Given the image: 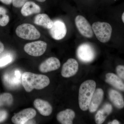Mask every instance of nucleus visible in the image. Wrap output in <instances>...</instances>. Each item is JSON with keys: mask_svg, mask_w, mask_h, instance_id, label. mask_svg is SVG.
I'll use <instances>...</instances> for the list:
<instances>
[{"mask_svg": "<svg viewBox=\"0 0 124 124\" xmlns=\"http://www.w3.org/2000/svg\"><path fill=\"white\" fill-rule=\"evenodd\" d=\"M0 1L6 5H10L12 3V0H0Z\"/></svg>", "mask_w": 124, "mask_h": 124, "instance_id": "bb28decb", "label": "nucleus"}, {"mask_svg": "<svg viewBox=\"0 0 124 124\" xmlns=\"http://www.w3.org/2000/svg\"><path fill=\"white\" fill-rule=\"evenodd\" d=\"M78 68L79 64L77 61L74 59H69L63 65L61 74L63 77H70L76 74Z\"/></svg>", "mask_w": 124, "mask_h": 124, "instance_id": "9d476101", "label": "nucleus"}, {"mask_svg": "<svg viewBox=\"0 0 124 124\" xmlns=\"http://www.w3.org/2000/svg\"><path fill=\"white\" fill-rule=\"evenodd\" d=\"M7 113L4 110H0V122L4 121L7 118Z\"/></svg>", "mask_w": 124, "mask_h": 124, "instance_id": "a878e982", "label": "nucleus"}, {"mask_svg": "<svg viewBox=\"0 0 124 124\" xmlns=\"http://www.w3.org/2000/svg\"><path fill=\"white\" fill-rule=\"evenodd\" d=\"M13 57L10 54H7L0 58V67L5 66L11 62L13 60Z\"/></svg>", "mask_w": 124, "mask_h": 124, "instance_id": "5701e85b", "label": "nucleus"}, {"mask_svg": "<svg viewBox=\"0 0 124 124\" xmlns=\"http://www.w3.org/2000/svg\"><path fill=\"white\" fill-rule=\"evenodd\" d=\"M112 107L109 103H107L102 108L98 111L95 116V121L96 124H101L105 121L107 117L111 112Z\"/></svg>", "mask_w": 124, "mask_h": 124, "instance_id": "f3484780", "label": "nucleus"}, {"mask_svg": "<svg viewBox=\"0 0 124 124\" xmlns=\"http://www.w3.org/2000/svg\"><path fill=\"white\" fill-rule=\"evenodd\" d=\"M40 11V7L35 2L27 1L22 7L21 13L23 16L27 17L33 14L39 13Z\"/></svg>", "mask_w": 124, "mask_h": 124, "instance_id": "2eb2a0df", "label": "nucleus"}, {"mask_svg": "<svg viewBox=\"0 0 124 124\" xmlns=\"http://www.w3.org/2000/svg\"><path fill=\"white\" fill-rule=\"evenodd\" d=\"M4 49V46L3 44L0 41V54L1 53Z\"/></svg>", "mask_w": 124, "mask_h": 124, "instance_id": "cd10ccee", "label": "nucleus"}, {"mask_svg": "<svg viewBox=\"0 0 124 124\" xmlns=\"http://www.w3.org/2000/svg\"><path fill=\"white\" fill-rule=\"evenodd\" d=\"M122 22H123V23H124V13H123V14H122Z\"/></svg>", "mask_w": 124, "mask_h": 124, "instance_id": "c756f323", "label": "nucleus"}, {"mask_svg": "<svg viewBox=\"0 0 124 124\" xmlns=\"http://www.w3.org/2000/svg\"><path fill=\"white\" fill-rule=\"evenodd\" d=\"M36 115V112L33 108H25L15 115L11 118V121L14 124H25L34 118Z\"/></svg>", "mask_w": 124, "mask_h": 124, "instance_id": "6e6552de", "label": "nucleus"}, {"mask_svg": "<svg viewBox=\"0 0 124 124\" xmlns=\"http://www.w3.org/2000/svg\"><path fill=\"white\" fill-rule=\"evenodd\" d=\"M7 11L4 8L0 7V26L4 27L7 25L10 19L7 14Z\"/></svg>", "mask_w": 124, "mask_h": 124, "instance_id": "4be33fe9", "label": "nucleus"}, {"mask_svg": "<svg viewBox=\"0 0 124 124\" xmlns=\"http://www.w3.org/2000/svg\"><path fill=\"white\" fill-rule=\"evenodd\" d=\"M67 28L65 23L62 20H56L53 22V27L50 29L51 37L55 40H60L66 35Z\"/></svg>", "mask_w": 124, "mask_h": 124, "instance_id": "1a4fd4ad", "label": "nucleus"}, {"mask_svg": "<svg viewBox=\"0 0 124 124\" xmlns=\"http://www.w3.org/2000/svg\"><path fill=\"white\" fill-rule=\"evenodd\" d=\"M13 101V96L9 93H4L0 95V107L11 105Z\"/></svg>", "mask_w": 124, "mask_h": 124, "instance_id": "412c9836", "label": "nucleus"}, {"mask_svg": "<svg viewBox=\"0 0 124 124\" xmlns=\"http://www.w3.org/2000/svg\"><path fill=\"white\" fill-rule=\"evenodd\" d=\"M36 0L39 1V2H43L45 1L46 0Z\"/></svg>", "mask_w": 124, "mask_h": 124, "instance_id": "7c9ffc66", "label": "nucleus"}, {"mask_svg": "<svg viewBox=\"0 0 124 124\" xmlns=\"http://www.w3.org/2000/svg\"><path fill=\"white\" fill-rule=\"evenodd\" d=\"M20 76L21 74L18 70L15 71L14 76L12 74L6 73L4 76V82L7 86L13 87L19 84Z\"/></svg>", "mask_w": 124, "mask_h": 124, "instance_id": "aec40b11", "label": "nucleus"}, {"mask_svg": "<svg viewBox=\"0 0 124 124\" xmlns=\"http://www.w3.org/2000/svg\"><path fill=\"white\" fill-rule=\"evenodd\" d=\"M106 81L114 88L124 91V83L119 76L114 73H108L106 75Z\"/></svg>", "mask_w": 124, "mask_h": 124, "instance_id": "dca6fc26", "label": "nucleus"}, {"mask_svg": "<svg viewBox=\"0 0 124 124\" xmlns=\"http://www.w3.org/2000/svg\"><path fill=\"white\" fill-rule=\"evenodd\" d=\"M104 92L102 89L98 88L95 90L91 98L89 109L91 113L97 111L103 98Z\"/></svg>", "mask_w": 124, "mask_h": 124, "instance_id": "ddd939ff", "label": "nucleus"}, {"mask_svg": "<svg viewBox=\"0 0 124 124\" xmlns=\"http://www.w3.org/2000/svg\"><path fill=\"white\" fill-rule=\"evenodd\" d=\"M96 86L95 81L91 80L85 81L80 86L78 99L79 107L82 110L88 109Z\"/></svg>", "mask_w": 124, "mask_h": 124, "instance_id": "f03ea898", "label": "nucleus"}, {"mask_svg": "<svg viewBox=\"0 0 124 124\" xmlns=\"http://www.w3.org/2000/svg\"><path fill=\"white\" fill-rule=\"evenodd\" d=\"M60 66V62L57 58L51 57L47 59L40 64L39 70L42 73H47L57 70Z\"/></svg>", "mask_w": 124, "mask_h": 124, "instance_id": "9b49d317", "label": "nucleus"}, {"mask_svg": "<svg viewBox=\"0 0 124 124\" xmlns=\"http://www.w3.org/2000/svg\"><path fill=\"white\" fill-rule=\"evenodd\" d=\"M108 124H120V122L118 120H113L112 122H109L108 123Z\"/></svg>", "mask_w": 124, "mask_h": 124, "instance_id": "c85d7f7f", "label": "nucleus"}, {"mask_svg": "<svg viewBox=\"0 0 124 124\" xmlns=\"http://www.w3.org/2000/svg\"><path fill=\"white\" fill-rule=\"evenodd\" d=\"M77 54L78 58L83 62H91L95 57L94 49L92 46L87 43L82 44L78 46Z\"/></svg>", "mask_w": 124, "mask_h": 124, "instance_id": "39448f33", "label": "nucleus"}, {"mask_svg": "<svg viewBox=\"0 0 124 124\" xmlns=\"http://www.w3.org/2000/svg\"><path fill=\"white\" fill-rule=\"evenodd\" d=\"M92 28L98 40L102 42H108L111 38L112 28L108 23L98 22L93 23Z\"/></svg>", "mask_w": 124, "mask_h": 124, "instance_id": "7ed1b4c3", "label": "nucleus"}, {"mask_svg": "<svg viewBox=\"0 0 124 124\" xmlns=\"http://www.w3.org/2000/svg\"><path fill=\"white\" fill-rule=\"evenodd\" d=\"M117 75L122 79L124 81V66L119 65L116 68Z\"/></svg>", "mask_w": 124, "mask_h": 124, "instance_id": "b1692460", "label": "nucleus"}, {"mask_svg": "<svg viewBox=\"0 0 124 124\" xmlns=\"http://www.w3.org/2000/svg\"><path fill=\"white\" fill-rule=\"evenodd\" d=\"M34 22L35 24L49 29H51L53 24V22L45 14H39L36 16Z\"/></svg>", "mask_w": 124, "mask_h": 124, "instance_id": "a211bd4d", "label": "nucleus"}, {"mask_svg": "<svg viewBox=\"0 0 124 124\" xmlns=\"http://www.w3.org/2000/svg\"><path fill=\"white\" fill-rule=\"evenodd\" d=\"M75 22L78 30L82 36L87 38L93 37V33L92 27L84 16H77L75 18Z\"/></svg>", "mask_w": 124, "mask_h": 124, "instance_id": "0eeeda50", "label": "nucleus"}, {"mask_svg": "<svg viewBox=\"0 0 124 124\" xmlns=\"http://www.w3.org/2000/svg\"><path fill=\"white\" fill-rule=\"evenodd\" d=\"M16 33L19 38L27 40H35L39 39L41 34L33 25L24 23L18 26Z\"/></svg>", "mask_w": 124, "mask_h": 124, "instance_id": "20e7f679", "label": "nucleus"}, {"mask_svg": "<svg viewBox=\"0 0 124 124\" xmlns=\"http://www.w3.org/2000/svg\"><path fill=\"white\" fill-rule=\"evenodd\" d=\"M75 116V112L70 108L61 111L57 116L58 121L62 124H72Z\"/></svg>", "mask_w": 124, "mask_h": 124, "instance_id": "4468645a", "label": "nucleus"}, {"mask_svg": "<svg viewBox=\"0 0 124 124\" xmlns=\"http://www.w3.org/2000/svg\"><path fill=\"white\" fill-rule=\"evenodd\" d=\"M22 84L26 92L30 93L34 89L41 90L49 85V79L44 75L26 72L22 76Z\"/></svg>", "mask_w": 124, "mask_h": 124, "instance_id": "f257e3e1", "label": "nucleus"}, {"mask_svg": "<svg viewBox=\"0 0 124 124\" xmlns=\"http://www.w3.org/2000/svg\"><path fill=\"white\" fill-rule=\"evenodd\" d=\"M33 105L42 116H48L52 113L53 108L50 104L47 101L37 99L34 100Z\"/></svg>", "mask_w": 124, "mask_h": 124, "instance_id": "f8f14e48", "label": "nucleus"}, {"mask_svg": "<svg viewBox=\"0 0 124 124\" xmlns=\"http://www.w3.org/2000/svg\"><path fill=\"white\" fill-rule=\"evenodd\" d=\"M47 44L41 40L27 43L24 47V51L29 55L39 57L44 54L47 48Z\"/></svg>", "mask_w": 124, "mask_h": 124, "instance_id": "423d86ee", "label": "nucleus"}, {"mask_svg": "<svg viewBox=\"0 0 124 124\" xmlns=\"http://www.w3.org/2000/svg\"><path fill=\"white\" fill-rule=\"evenodd\" d=\"M109 98L113 105L118 109H122L124 107V100L120 93L115 90L111 89L108 93Z\"/></svg>", "mask_w": 124, "mask_h": 124, "instance_id": "6ab92c4d", "label": "nucleus"}, {"mask_svg": "<svg viewBox=\"0 0 124 124\" xmlns=\"http://www.w3.org/2000/svg\"><path fill=\"white\" fill-rule=\"evenodd\" d=\"M27 0H12L13 6L16 8H20L27 2Z\"/></svg>", "mask_w": 124, "mask_h": 124, "instance_id": "393cba45", "label": "nucleus"}]
</instances>
